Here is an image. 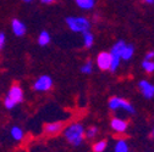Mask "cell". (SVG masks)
Listing matches in <instances>:
<instances>
[{
	"label": "cell",
	"instance_id": "23",
	"mask_svg": "<svg viewBox=\"0 0 154 152\" xmlns=\"http://www.w3.org/2000/svg\"><path fill=\"white\" fill-rule=\"evenodd\" d=\"M154 59V51H148L146 55V60H153Z\"/></svg>",
	"mask_w": 154,
	"mask_h": 152
},
{
	"label": "cell",
	"instance_id": "3",
	"mask_svg": "<svg viewBox=\"0 0 154 152\" xmlns=\"http://www.w3.org/2000/svg\"><path fill=\"white\" fill-rule=\"evenodd\" d=\"M66 25L67 27L76 33H85L91 29V22L88 18L77 16V17H67L66 18Z\"/></svg>",
	"mask_w": 154,
	"mask_h": 152
},
{
	"label": "cell",
	"instance_id": "6",
	"mask_svg": "<svg viewBox=\"0 0 154 152\" xmlns=\"http://www.w3.org/2000/svg\"><path fill=\"white\" fill-rule=\"evenodd\" d=\"M51 86H53V79L49 75H41V77L33 83V89L39 92L48 91L51 89Z\"/></svg>",
	"mask_w": 154,
	"mask_h": 152
},
{
	"label": "cell",
	"instance_id": "24",
	"mask_svg": "<svg viewBox=\"0 0 154 152\" xmlns=\"http://www.w3.org/2000/svg\"><path fill=\"white\" fill-rule=\"evenodd\" d=\"M55 1H57V0H42L43 4H53V3H55Z\"/></svg>",
	"mask_w": 154,
	"mask_h": 152
},
{
	"label": "cell",
	"instance_id": "26",
	"mask_svg": "<svg viewBox=\"0 0 154 152\" xmlns=\"http://www.w3.org/2000/svg\"><path fill=\"white\" fill-rule=\"evenodd\" d=\"M152 136H153V138H154V129H153V130H152Z\"/></svg>",
	"mask_w": 154,
	"mask_h": 152
},
{
	"label": "cell",
	"instance_id": "4",
	"mask_svg": "<svg viewBox=\"0 0 154 152\" xmlns=\"http://www.w3.org/2000/svg\"><path fill=\"white\" fill-rule=\"evenodd\" d=\"M125 45H126V43L124 40H119V42H116L112 45L111 51H110L111 63H110V69L109 71L115 72L118 69V67L120 66V62H121V51H122Z\"/></svg>",
	"mask_w": 154,
	"mask_h": 152
},
{
	"label": "cell",
	"instance_id": "9",
	"mask_svg": "<svg viewBox=\"0 0 154 152\" xmlns=\"http://www.w3.org/2000/svg\"><path fill=\"white\" fill-rule=\"evenodd\" d=\"M110 127L111 129L115 131V133H119V134H122L127 130V122L121 119V118H112L111 122H110Z\"/></svg>",
	"mask_w": 154,
	"mask_h": 152
},
{
	"label": "cell",
	"instance_id": "17",
	"mask_svg": "<svg viewBox=\"0 0 154 152\" xmlns=\"http://www.w3.org/2000/svg\"><path fill=\"white\" fill-rule=\"evenodd\" d=\"M82 35H83V45L86 48H92V45L94 43V35L89 31L82 33Z\"/></svg>",
	"mask_w": 154,
	"mask_h": 152
},
{
	"label": "cell",
	"instance_id": "1",
	"mask_svg": "<svg viewBox=\"0 0 154 152\" xmlns=\"http://www.w3.org/2000/svg\"><path fill=\"white\" fill-rule=\"evenodd\" d=\"M85 127L81 123H72L64 129V136L72 146H80L85 140Z\"/></svg>",
	"mask_w": 154,
	"mask_h": 152
},
{
	"label": "cell",
	"instance_id": "11",
	"mask_svg": "<svg viewBox=\"0 0 154 152\" xmlns=\"http://www.w3.org/2000/svg\"><path fill=\"white\" fill-rule=\"evenodd\" d=\"M11 29L14 32V34L16 37H23L26 34V26L22 21L17 20V18H14L12 22H11Z\"/></svg>",
	"mask_w": 154,
	"mask_h": 152
},
{
	"label": "cell",
	"instance_id": "21",
	"mask_svg": "<svg viewBox=\"0 0 154 152\" xmlns=\"http://www.w3.org/2000/svg\"><path fill=\"white\" fill-rule=\"evenodd\" d=\"M81 72L85 74H91L93 72V62L92 61H87L82 67H81Z\"/></svg>",
	"mask_w": 154,
	"mask_h": 152
},
{
	"label": "cell",
	"instance_id": "15",
	"mask_svg": "<svg viewBox=\"0 0 154 152\" xmlns=\"http://www.w3.org/2000/svg\"><path fill=\"white\" fill-rule=\"evenodd\" d=\"M75 3L82 10H92L95 5V0H75Z\"/></svg>",
	"mask_w": 154,
	"mask_h": 152
},
{
	"label": "cell",
	"instance_id": "19",
	"mask_svg": "<svg viewBox=\"0 0 154 152\" xmlns=\"http://www.w3.org/2000/svg\"><path fill=\"white\" fill-rule=\"evenodd\" d=\"M142 67L147 73H154V61L153 60H144L142 63Z\"/></svg>",
	"mask_w": 154,
	"mask_h": 152
},
{
	"label": "cell",
	"instance_id": "8",
	"mask_svg": "<svg viewBox=\"0 0 154 152\" xmlns=\"http://www.w3.org/2000/svg\"><path fill=\"white\" fill-rule=\"evenodd\" d=\"M138 88L141 94L146 99H152L154 98V84L149 83L148 80H141L138 83Z\"/></svg>",
	"mask_w": 154,
	"mask_h": 152
},
{
	"label": "cell",
	"instance_id": "10",
	"mask_svg": "<svg viewBox=\"0 0 154 152\" xmlns=\"http://www.w3.org/2000/svg\"><path fill=\"white\" fill-rule=\"evenodd\" d=\"M64 125L61 122H53V123H48L45 127H44V133L49 136H54L56 134H59V133L63 130Z\"/></svg>",
	"mask_w": 154,
	"mask_h": 152
},
{
	"label": "cell",
	"instance_id": "2",
	"mask_svg": "<svg viewBox=\"0 0 154 152\" xmlns=\"http://www.w3.org/2000/svg\"><path fill=\"white\" fill-rule=\"evenodd\" d=\"M23 96H25V95H23L22 88L18 85V84H14V85L9 89L6 96H5V99H4V106H5L8 110H12L16 105L21 104V102L23 101Z\"/></svg>",
	"mask_w": 154,
	"mask_h": 152
},
{
	"label": "cell",
	"instance_id": "18",
	"mask_svg": "<svg viewBox=\"0 0 154 152\" xmlns=\"http://www.w3.org/2000/svg\"><path fill=\"white\" fill-rule=\"evenodd\" d=\"M108 147V142L106 140H99L97 142L93 144V152H104Z\"/></svg>",
	"mask_w": 154,
	"mask_h": 152
},
{
	"label": "cell",
	"instance_id": "27",
	"mask_svg": "<svg viewBox=\"0 0 154 152\" xmlns=\"http://www.w3.org/2000/svg\"><path fill=\"white\" fill-rule=\"evenodd\" d=\"M23 1H26V3H29V1H32V0H23Z\"/></svg>",
	"mask_w": 154,
	"mask_h": 152
},
{
	"label": "cell",
	"instance_id": "25",
	"mask_svg": "<svg viewBox=\"0 0 154 152\" xmlns=\"http://www.w3.org/2000/svg\"><path fill=\"white\" fill-rule=\"evenodd\" d=\"M146 3H148V4H153L154 3V0H144Z\"/></svg>",
	"mask_w": 154,
	"mask_h": 152
},
{
	"label": "cell",
	"instance_id": "22",
	"mask_svg": "<svg viewBox=\"0 0 154 152\" xmlns=\"http://www.w3.org/2000/svg\"><path fill=\"white\" fill-rule=\"evenodd\" d=\"M5 43H6V37H5V34L2 32V33H0V51L4 49Z\"/></svg>",
	"mask_w": 154,
	"mask_h": 152
},
{
	"label": "cell",
	"instance_id": "13",
	"mask_svg": "<svg viewBox=\"0 0 154 152\" xmlns=\"http://www.w3.org/2000/svg\"><path fill=\"white\" fill-rule=\"evenodd\" d=\"M10 135H11V138H12L15 141H21V140L23 139V136H25L23 130H22L20 127H17V125H14V127L11 128Z\"/></svg>",
	"mask_w": 154,
	"mask_h": 152
},
{
	"label": "cell",
	"instance_id": "14",
	"mask_svg": "<svg viewBox=\"0 0 154 152\" xmlns=\"http://www.w3.org/2000/svg\"><path fill=\"white\" fill-rule=\"evenodd\" d=\"M134 54V48L133 45H128L126 44L121 51V60H125V61H128L130 59H132V56Z\"/></svg>",
	"mask_w": 154,
	"mask_h": 152
},
{
	"label": "cell",
	"instance_id": "12",
	"mask_svg": "<svg viewBox=\"0 0 154 152\" xmlns=\"http://www.w3.org/2000/svg\"><path fill=\"white\" fill-rule=\"evenodd\" d=\"M114 152H130V146L125 139H119L115 142Z\"/></svg>",
	"mask_w": 154,
	"mask_h": 152
},
{
	"label": "cell",
	"instance_id": "5",
	"mask_svg": "<svg viewBox=\"0 0 154 152\" xmlns=\"http://www.w3.org/2000/svg\"><path fill=\"white\" fill-rule=\"evenodd\" d=\"M109 108L111 111H124L128 115H133L134 113V107L125 99H121V98H111L109 100Z\"/></svg>",
	"mask_w": 154,
	"mask_h": 152
},
{
	"label": "cell",
	"instance_id": "16",
	"mask_svg": "<svg viewBox=\"0 0 154 152\" xmlns=\"http://www.w3.org/2000/svg\"><path fill=\"white\" fill-rule=\"evenodd\" d=\"M50 43V34L47 31H43L38 35V44L41 46H47Z\"/></svg>",
	"mask_w": 154,
	"mask_h": 152
},
{
	"label": "cell",
	"instance_id": "20",
	"mask_svg": "<svg viewBox=\"0 0 154 152\" xmlns=\"http://www.w3.org/2000/svg\"><path fill=\"white\" fill-rule=\"evenodd\" d=\"M98 134V128L97 127H89L86 131H85V136L87 139H94Z\"/></svg>",
	"mask_w": 154,
	"mask_h": 152
},
{
	"label": "cell",
	"instance_id": "7",
	"mask_svg": "<svg viewBox=\"0 0 154 152\" xmlns=\"http://www.w3.org/2000/svg\"><path fill=\"white\" fill-rule=\"evenodd\" d=\"M110 63H111V56L110 52H99L97 56V66L102 71H108L110 69Z\"/></svg>",
	"mask_w": 154,
	"mask_h": 152
}]
</instances>
